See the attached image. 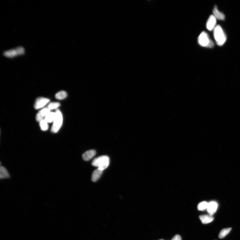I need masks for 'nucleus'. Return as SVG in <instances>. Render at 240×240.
<instances>
[{"label":"nucleus","mask_w":240,"mask_h":240,"mask_svg":"<svg viewBox=\"0 0 240 240\" xmlns=\"http://www.w3.org/2000/svg\"><path fill=\"white\" fill-rule=\"evenodd\" d=\"M60 105V103H52L48 105V108H49L50 110L51 109H56L59 108Z\"/></svg>","instance_id":"aec40b11"},{"label":"nucleus","mask_w":240,"mask_h":240,"mask_svg":"<svg viewBox=\"0 0 240 240\" xmlns=\"http://www.w3.org/2000/svg\"><path fill=\"white\" fill-rule=\"evenodd\" d=\"M50 110L48 108H44L40 111L36 115V119L37 121H40L43 119L44 117H46L50 113Z\"/></svg>","instance_id":"6e6552de"},{"label":"nucleus","mask_w":240,"mask_h":240,"mask_svg":"<svg viewBox=\"0 0 240 240\" xmlns=\"http://www.w3.org/2000/svg\"><path fill=\"white\" fill-rule=\"evenodd\" d=\"M25 50L21 47H18L13 49L6 51L4 53L5 57L8 58H13L19 55H22L25 53Z\"/></svg>","instance_id":"39448f33"},{"label":"nucleus","mask_w":240,"mask_h":240,"mask_svg":"<svg viewBox=\"0 0 240 240\" xmlns=\"http://www.w3.org/2000/svg\"><path fill=\"white\" fill-rule=\"evenodd\" d=\"M198 41L199 44L203 47L212 48L214 46V43L210 40L208 34L202 32L198 37Z\"/></svg>","instance_id":"7ed1b4c3"},{"label":"nucleus","mask_w":240,"mask_h":240,"mask_svg":"<svg viewBox=\"0 0 240 240\" xmlns=\"http://www.w3.org/2000/svg\"><path fill=\"white\" fill-rule=\"evenodd\" d=\"M216 43L219 46H222L226 40V35L221 27L218 25L215 27L213 31Z\"/></svg>","instance_id":"f03ea898"},{"label":"nucleus","mask_w":240,"mask_h":240,"mask_svg":"<svg viewBox=\"0 0 240 240\" xmlns=\"http://www.w3.org/2000/svg\"><path fill=\"white\" fill-rule=\"evenodd\" d=\"M40 126L43 131H46L49 128L48 123L44 119H42L39 121Z\"/></svg>","instance_id":"a211bd4d"},{"label":"nucleus","mask_w":240,"mask_h":240,"mask_svg":"<svg viewBox=\"0 0 240 240\" xmlns=\"http://www.w3.org/2000/svg\"><path fill=\"white\" fill-rule=\"evenodd\" d=\"M172 240H181V236L179 235H176Z\"/></svg>","instance_id":"412c9836"},{"label":"nucleus","mask_w":240,"mask_h":240,"mask_svg":"<svg viewBox=\"0 0 240 240\" xmlns=\"http://www.w3.org/2000/svg\"><path fill=\"white\" fill-rule=\"evenodd\" d=\"M68 94L65 91H61L57 92L56 94L55 97L56 98L59 100H62L67 97Z\"/></svg>","instance_id":"f3484780"},{"label":"nucleus","mask_w":240,"mask_h":240,"mask_svg":"<svg viewBox=\"0 0 240 240\" xmlns=\"http://www.w3.org/2000/svg\"><path fill=\"white\" fill-rule=\"evenodd\" d=\"M55 117V113H50L45 117L44 119L47 123H51L54 121Z\"/></svg>","instance_id":"dca6fc26"},{"label":"nucleus","mask_w":240,"mask_h":240,"mask_svg":"<svg viewBox=\"0 0 240 240\" xmlns=\"http://www.w3.org/2000/svg\"><path fill=\"white\" fill-rule=\"evenodd\" d=\"M217 23V18L214 15H211L207 21L206 27L207 29L209 31L214 30L215 28Z\"/></svg>","instance_id":"0eeeda50"},{"label":"nucleus","mask_w":240,"mask_h":240,"mask_svg":"<svg viewBox=\"0 0 240 240\" xmlns=\"http://www.w3.org/2000/svg\"><path fill=\"white\" fill-rule=\"evenodd\" d=\"M199 217L202 223L204 224H206L210 223L214 220V218L212 216L209 215H200Z\"/></svg>","instance_id":"9b49d317"},{"label":"nucleus","mask_w":240,"mask_h":240,"mask_svg":"<svg viewBox=\"0 0 240 240\" xmlns=\"http://www.w3.org/2000/svg\"><path fill=\"white\" fill-rule=\"evenodd\" d=\"M9 177V175L7 170L4 167L1 166L0 169V178L1 179L7 178Z\"/></svg>","instance_id":"4468645a"},{"label":"nucleus","mask_w":240,"mask_h":240,"mask_svg":"<svg viewBox=\"0 0 240 240\" xmlns=\"http://www.w3.org/2000/svg\"><path fill=\"white\" fill-rule=\"evenodd\" d=\"M55 113V118L51 129L52 132L54 133L58 131L62 126L63 122V117L61 111L59 110H57Z\"/></svg>","instance_id":"20e7f679"},{"label":"nucleus","mask_w":240,"mask_h":240,"mask_svg":"<svg viewBox=\"0 0 240 240\" xmlns=\"http://www.w3.org/2000/svg\"><path fill=\"white\" fill-rule=\"evenodd\" d=\"M159 240H163V239H160Z\"/></svg>","instance_id":"4be33fe9"},{"label":"nucleus","mask_w":240,"mask_h":240,"mask_svg":"<svg viewBox=\"0 0 240 240\" xmlns=\"http://www.w3.org/2000/svg\"><path fill=\"white\" fill-rule=\"evenodd\" d=\"M103 171L98 169L95 170L93 172L92 175V180L93 182H96L100 178L102 175Z\"/></svg>","instance_id":"ddd939ff"},{"label":"nucleus","mask_w":240,"mask_h":240,"mask_svg":"<svg viewBox=\"0 0 240 240\" xmlns=\"http://www.w3.org/2000/svg\"><path fill=\"white\" fill-rule=\"evenodd\" d=\"M50 101L49 99L46 98L41 97L37 98L34 104V108L37 109L44 107Z\"/></svg>","instance_id":"423d86ee"},{"label":"nucleus","mask_w":240,"mask_h":240,"mask_svg":"<svg viewBox=\"0 0 240 240\" xmlns=\"http://www.w3.org/2000/svg\"><path fill=\"white\" fill-rule=\"evenodd\" d=\"M96 154V152L94 150H90L85 152L83 154L82 159L84 161H87L92 159Z\"/></svg>","instance_id":"9d476101"},{"label":"nucleus","mask_w":240,"mask_h":240,"mask_svg":"<svg viewBox=\"0 0 240 240\" xmlns=\"http://www.w3.org/2000/svg\"><path fill=\"white\" fill-rule=\"evenodd\" d=\"M231 230V228H228L223 229L220 231L218 237L219 238L221 239L224 238L230 233Z\"/></svg>","instance_id":"2eb2a0df"},{"label":"nucleus","mask_w":240,"mask_h":240,"mask_svg":"<svg viewBox=\"0 0 240 240\" xmlns=\"http://www.w3.org/2000/svg\"><path fill=\"white\" fill-rule=\"evenodd\" d=\"M214 16L215 18L220 20H225V16L223 13L220 12L217 9V6H215L213 10Z\"/></svg>","instance_id":"f8f14e48"},{"label":"nucleus","mask_w":240,"mask_h":240,"mask_svg":"<svg viewBox=\"0 0 240 240\" xmlns=\"http://www.w3.org/2000/svg\"><path fill=\"white\" fill-rule=\"evenodd\" d=\"M208 203L207 202L203 201L200 203L198 205V209L199 210L204 211L207 209Z\"/></svg>","instance_id":"6ab92c4d"},{"label":"nucleus","mask_w":240,"mask_h":240,"mask_svg":"<svg viewBox=\"0 0 240 240\" xmlns=\"http://www.w3.org/2000/svg\"><path fill=\"white\" fill-rule=\"evenodd\" d=\"M218 205L217 203L214 201L211 202L208 204L207 211L209 215L212 216L217 211Z\"/></svg>","instance_id":"1a4fd4ad"},{"label":"nucleus","mask_w":240,"mask_h":240,"mask_svg":"<svg viewBox=\"0 0 240 240\" xmlns=\"http://www.w3.org/2000/svg\"><path fill=\"white\" fill-rule=\"evenodd\" d=\"M109 164V157L106 156H101L95 159L92 162V166L97 167L103 171L108 167Z\"/></svg>","instance_id":"f257e3e1"}]
</instances>
